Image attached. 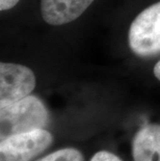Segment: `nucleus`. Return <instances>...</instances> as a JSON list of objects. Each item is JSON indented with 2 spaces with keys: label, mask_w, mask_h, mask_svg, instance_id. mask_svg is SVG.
I'll list each match as a JSON object with an SVG mask.
<instances>
[{
  "label": "nucleus",
  "mask_w": 160,
  "mask_h": 161,
  "mask_svg": "<svg viewBox=\"0 0 160 161\" xmlns=\"http://www.w3.org/2000/svg\"><path fill=\"white\" fill-rule=\"evenodd\" d=\"M91 161H123L120 157L108 151H100L91 157Z\"/></svg>",
  "instance_id": "6e6552de"
},
{
  "label": "nucleus",
  "mask_w": 160,
  "mask_h": 161,
  "mask_svg": "<svg viewBox=\"0 0 160 161\" xmlns=\"http://www.w3.org/2000/svg\"><path fill=\"white\" fill-rule=\"evenodd\" d=\"M49 122L46 106L36 96L0 105V139L18 133L44 129Z\"/></svg>",
  "instance_id": "f257e3e1"
},
{
  "label": "nucleus",
  "mask_w": 160,
  "mask_h": 161,
  "mask_svg": "<svg viewBox=\"0 0 160 161\" xmlns=\"http://www.w3.org/2000/svg\"><path fill=\"white\" fill-rule=\"evenodd\" d=\"M134 161H160V125H145L132 140Z\"/></svg>",
  "instance_id": "423d86ee"
},
{
  "label": "nucleus",
  "mask_w": 160,
  "mask_h": 161,
  "mask_svg": "<svg viewBox=\"0 0 160 161\" xmlns=\"http://www.w3.org/2000/svg\"><path fill=\"white\" fill-rule=\"evenodd\" d=\"M37 161H86L82 153L75 148H66L50 153Z\"/></svg>",
  "instance_id": "0eeeda50"
},
{
  "label": "nucleus",
  "mask_w": 160,
  "mask_h": 161,
  "mask_svg": "<svg viewBox=\"0 0 160 161\" xmlns=\"http://www.w3.org/2000/svg\"><path fill=\"white\" fill-rule=\"evenodd\" d=\"M153 73H154V76L160 81V60L155 64L154 69H153Z\"/></svg>",
  "instance_id": "9d476101"
},
{
  "label": "nucleus",
  "mask_w": 160,
  "mask_h": 161,
  "mask_svg": "<svg viewBox=\"0 0 160 161\" xmlns=\"http://www.w3.org/2000/svg\"><path fill=\"white\" fill-rule=\"evenodd\" d=\"M52 142V134L45 129L8 136L0 142V161H30Z\"/></svg>",
  "instance_id": "7ed1b4c3"
},
{
  "label": "nucleus",
  "mask_w": 160,
  "mask_h": 161,
  "mask_svg": "<svg viewBox=\"0 0 160 161\" xmlns=\"http://www.w3.org/2000/svg\"><path fill=\"white\" fill-rule=\"evenodd\" d=\"M32 70L23 64H0V105L22 100L36 87Z\"/></svg>",
  "instance_id": "20e7f679"
},
{
  "label": "nucleus",
  "mask_w": 160,
  "mask_h": 161,
  "mask_svg": "<svg viewBox=\"0 0 160 161\" xmlns=\"http://www.w3.org/2000/svg\"><path fill=\"white\" fill-rule=\"evenodd\" d=\"M20 0H0V9H1V11H8V9H11Z\"/></svg>",
  "instance_id": "1a4fd4ad"
},
{
  "label": "nucleus",
  "mask_w": 160,
  "mask_h": 161,
  "mask_svg": "<svg viewBox=\"0 0 160 161\" xmlns=\"http://www.w3.org/2000/svg\"><path fill=\"white\" fill-rule=\"evenodd\" d=\"M94 0H41V14L50 25H64L82 15Z\"/></svg>",
  "instance_id": "39448f33"
},
{
  "label": "nucleus",
  "mask_w": 160,
  "mask_h": 161,
  "mask_svg": "<svg viewBox=\"0 0 160 161\" xmlns=\"http://www.w3.org/2000/svg\"><path fill=\"white\" fill-rule=\"evenodd\" d=\"M128 44L138 56L149 57L160 53V1L135 17L129 28Z\"/></svg>",
  "instance_id": "f03ea898"
}]
</instances>
